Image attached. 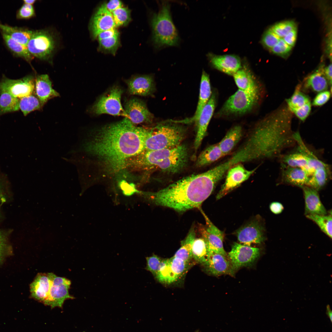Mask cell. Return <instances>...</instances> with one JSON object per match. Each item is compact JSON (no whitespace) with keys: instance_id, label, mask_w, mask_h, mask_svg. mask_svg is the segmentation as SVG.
Here are the masks:
<instances>
[{"instance_id":"cell-1","label":"cell","mask_w":332,"mask_h":332,"mask_svg":"<svg viewBox=\"0 0 332 332\" xmlns=\"http://www.w3.org/2000/svg\"><path fill=\"white\" fill-rule=\"evenodd\" d=\"M148 131L136 126L125 117L99 128L86 149L101 175L116 176L124 170L128 159L144 150Z\"/></svg>"},{"instance_id":"cell-2","label":"cell","mask_w":332,"mask_h":332,"mask_svg":"<svg viewBox=\"0 0 332 332\" xmlns=\"http://www.w3.org/2000/svg\"><path fill=\"white\" fill-rule=\"evenodd\" d=\"M218 182L209 170L184 177L164 188L147 192L145 195L156 205L183 212L200 208Z\"/></svg>"},{"instance_id":"cell-3","label":"cell","mask_w":332,"mask_h":332,"mask_svg":"<svg viewBox=\"0 0 332 332\" xmlns=\"http://www.w3.org/2000/svg\"><path fill=\"white\" fill-rule=\"evenodd\" d=\"M189 158L188 148L181 144L170 148L144 150L128 159L125 168L147 171L157 169L163 172L175 174L184 168Z\"/></svg>"},{"instance_id":"cell-4","label":"cell","mask_w":332,"mask_h":332,"mask_svg":"<svg viewBox=\"0 0 332 332\" xmlns=\"http://www.w3.org/2000/svg\"><path fill=\"white\" fill-rule=\"evenodd\" d=\"M159 6L157 12L153 13L151 19L153 44L157 49L177 46L180 38L172 20L170 4L167 1H163Z\"/></svg>"},{"instance_id":"cell-5","label":"cell","mask_w":332,"mask_h":332,"mask_svg":"<svg viewBox=\"0 0 332 332\" xmlns=\"http://www.w3.org/2000/svg\"><path fill=\"white\" fill-rule=\"evenodd\" d=\"M186 133V128L176 124H158L149 129L144 144V150L170 148L181 144Z\"/></svg>"},{"instance_id":"cell-6","label":"cell","mask_w":332,"mask_h":332,"mask_svg":"<svg viewBox=\"0 0 332 332\" xmlns=\"http://www.w3.org/2000/svg\"><path fill=\"white\" fill-rule=\"evenodd\" d=\"M259 93L239 89L226 101L217 114L219 117L240 115L251 111L258 103Z\"/></svg>"},{"instance_id":"cell-7","label":"cell","mask_w":332,"mask_h":332,"mask_svg":"<svg viewBox=\"0 0 332 332\" xmlns=\"http://www.w3.org/2000/svg\"><path fill=\"white\" fill-rule=\"evenodd\" d=\"M123 92L119 87L113 86L97 99L89 109V111L95 115L107 114L115 116H124L126 117L121 103Z\"/></svg>"},{"instance_id":"cell-8","label":"cell","mask_w":332,"mask_h":332,"mask_svg":"<svg viewBox=\"0 0 332 332\" xmlns=\"http://www.w3.org/2000/svg\"><path fill=\"white\" fill-rule=\"evenodd\" d=\"M189 266V264L174 256L163 259L155 278L162 284H172L185 273Z\"/></svg>"},{"instance_id":"cell-9","label":"cell","mask_w":332,"mask_h":332,"mask_svg":"<svg viewBox=\"0 0 332 332\" xmlns=\"http://www.w3.org/2000/svg\"><path fill=\"white\" fill-rule=\"evenodd\" d=\"M199 209L206 222L205 226H199V231L206 243L208 251L227 255L223 247V232L213 223L201 208Z\"/></svg>"},{"instance_id":"cell-10","label":"cell","mask_w":332,"mask_h":332,"mask_svg":"<svg viewBox=\"0 0 332 332\" xmlns=\"http://www.w3.org/2000/svg\"><path fill=\"white\" fill-rule=\"evenodd\" d=\"M260 254V250L258 248L234 243L227 255L236 272L241 267L251 265Z\"/></svg>"},{"instance_id":"cell-11","label":"cell","mask_w":332,"mask_h":332,"mask_svg":"<svg viewBox=\"0 0 332 332\" xmlns=\"http://www.w3.org/2000/svg\"><path fill=\"white\" fill-rule=\"evenodd\" d=\"M35 80L32 75L17 80L10 79L3 76L0 82V92H8L19 99L30 95L34 93Z\"/></svg>"},{"instance_id":"cell-12","label":"cell","mask_w":332,"mask_h":332,"mask_svg":"<svg viewBox=\"0 0 332 332\" xmlns=\"http://www.w3.org/2000/svg\"><path fill=\"white\" fill-rule=\"evenodd\" d=\"M26 46L33 56L45 60L49 57L53 50L54 42L47 32L37 31L33 32Z\"/></svg>"},{"instance_id":"cell-13","label":"cell","mask_w":332,"mask_h":332,"mask_svg":"<svg viewBox=\"0 0 332 332\" xmlns=\"http://www.w3.org/2000/svg\"><path fill=\"white\" fill-rule=\"evenodd\" d=\"M71 282L69 279L59 277L53 273L48 299L45 305L51 308H62L65 301L74 297L69 293Z\"/></svg>"},{"instance_id":"cell-14","label":"cell","mask_w":332,"mask_h":332,"mask_svg":"<svg viewBox=\"0 0 332 332\" xmlns=\"http://www.w3.org/2000/svg\"><path fill=\"white\" fill-rule=\"evenodd\" d=\"M246 169L241 164H237L230 168L227 172L224 183L217 193V200L222 198L247 180L256 171Z\"/></svg>"},{"instance_id":"cell-15","label":"cell","mask_w":332,"mask_h":332,"mask_svg":"<svg viewBox=\"0 0 332 332\" xmlns=\"http://www.w3.org/2000/svg\"><path fill=\"white\" fill-rule=\"evenodd\" d=\"M235 234L239 242L247 246L260 244L265 239L264 227L258 219H254L241 227Z\"/></svg>"},{"instance_id":"cell-16","label":"cell","mask_w":332,"mask_h":332,"mask_svg":"<svg viewBox=\"0 0 332 332\" xmlns=\"http://www.w3.org/2000/svg\"><path fill=\"white\" fill-rule=\"evenodd\" d=\"M202 265L207 273L214 276L227 275L234 276L236 272L227 255L208 251L207 260Z\"/></svg>"},{"instance_id":"cell-17","label":"cell","mask_w":332,"mask_h":332,"mask_svg":"<svg viewBox=\"0 0 332 332\" xmlns=\"http://www.w3.org/2000/svg\"><path fill=\"white\" fill-rule=\"evenodd\" d=\"M124 109L126 117L134 125L150 123L153 120V116L145 103L137 98H132L126 101Z\"/></svg>"},{"instance_id":"cell-18","label":"cell","mask_w":332,"mask_h":332,"mask_svg":"<svg viewBox=\"0 0 332 332\" xmlns=\"http://www.w3.org/2000/svg\"><path fill=\"white\" fill-rule=\"evenodd\" d=\"M216 98L213 93L203 108L199 117L196 123L197 131L194 143L195 153L197 151L207 133L209 122L213 115L216 105Z\"/></svg>"},{"instance_id":"cell-19","label":"cell","mask_w":332,"mask_h":332,"mask_svg":"<svg viewBox=\"0 0 332 332\" xmlns=\"http://www.w3.org/2000/svg\"><path fill=\"white\" fill-rule=\"evenodd\" d=\"M116 27L112 13L103 4L98 8L91 21L90 28L93 37L96 38L100 33Z\"/></svg>"},{"instance_id":"cell-20","label":"cell","mask_w":332,"mask_h":332,"mask_svg":"<svg viewBox=\"0 0 332 332\" xmlns=\"http://www.w3.org/2000/svg\"><path fill=\"white\" fill-rule=\"evenodd\" d=\"M53 273H39L30 285L31 297L45 305L49 296Z\"/></svg>"},{"instance_id":"cell-21","label":"cell","mask_w":332,"mask_h":332,"mask_svg":"<svg viewBox=\"0 0 332 332\" xmlns=\"http://www.w3.org/2000/svg\"><path fill=\"white\" fill-rule=\"evenodd\" d=\"M126 83L128 92L131 95L148 96L155 91L154 79L150 75L134 76L127 80Z\"/></svg>"},{"instance_id":"cell-22","label":"cell","mask_w":332,"mask_h":332,"mask_svg":"<svg viewBox=\"0 0 332 332\" xmlns=\"http://www.w3.org/2000/svg\"><path fill=\"white\" fill-rule=\"evenodd\" d=\"M281 181L283 183L302 188L307 185L310 176L301 168L293 167L281 164Z\"/></svg>"},{"instance_id":"cell-23","label":"cell","mask_w":332,"mask_h":332,"mask_svg":"<svg viewBox=\"0 0 332 332\" xmlns=\"http://www.w3.org/2000/svg\"><path fill=\"white\" fill-rule=\"evenodd\" d=\"M301 188L304 198L306 215L327 214L326 210L321 201L318 191L306 186Z\"/></svg>"},{"instance_id":"cell-24","label":"cell","mask_w":332,"mask_h":332,"mask_svg":"<svg viewBox=\"0 0 332 332\" xmlns=\"http://www.w3.org/2000/svg\"><path fill=\"white\" fill-rule=\"evenodd\" d=\"M49 76L46 74L37 75L35 78L34 93L42 107L50 99L59 96L54 89Z\"/></svg>"},{"instance_id":"cell-25","label":"cell","mask_w":332,"mask_h":332,"mask_svg":"<svg viewBox=\"0 0 332 332\" xmlns=\"http://www.w3.org/2000/svg\"><path fill=\"white\" fill-rule=\"evenodd\" d=\"M210 62L219 70L233 76L241 68L240 59L233 55L210 56Z\"/></svg>"},{"instance_id":"cell-26","label":"cell","mask_w":332,"mask_h":332,"mask_svg":"<svg viewBox=\"0 0 332 332\" xmlns=\"http://www.w3.org/2000/svg\"><path fill=\"white\" fill-rule=\"evenodd\" d=\"M211 95L210 79L208 75L204 71L202 72L200 83L199 97L198 104L194 115L192 118L184 122L190 123L197 121L201 112L209 100Z\"/></svg>"},{"instance_id":"cell-27","label":"cell","mask_w":332,"mask_h":332,"mask_svg":"<svg viewBox=\"0 0 332 332\" xmlns=\"http://www.w3.org/2000/svg\"><path fill=\"white\" fill-rule=\"evenodd\" d=\"M322 67L306 76L301 86L304 90L320 92L326 90L330 85Z\"/></svg>"},{"instance_id":"cell-28","label":"cell","mask_w":332,"mask_h":332,"mask_svg":"<svg viewBox=\"0 0 332 332\" xmlns=\"http://www.w3.org/2000/svg\"><path fill=\"white\" fill-rule=\"evenodd\" d=\"M242 135V129L240 125H235L229 130L224 137L218 143L224 156L231 152L240 141Z\"/></svg>"},{"instance_id":"cell-29","label":"cell","mask_w":332,"mask_h":332,"mask_svg":"<svg viewBox=\"0 0 332 332\" xmlns=\"http://www.w3.org/2000/svg\"><path fill=\"white\" fill-rule=\"evenodd\" d=\"M233 76L239 89L249 92L259 93L257 84L248 71L240 69Z\"/></svg>"},{"instance_id":"cell-30","label":"cell","mask_w":332,"mask_h":332,"mask_svg":"<svg viewBox=\"0 0 332 332\" xmlns=\"http://www.w3.org/2000/svg\"><path fill=\"white\" fill-rule=\"evenodd\" d=\"M2 33L10 36L15 41L27 46L33 31L22 28L13 27L0 23Z\"/></svg>"},{"instance_id":"cell-31","label":"cell","mask_w":332,"mask_h":332,"mask_svg":"<svg viewBox=\"0 0 332 332\" xmlns=\"http://www.w3.org/2000/svg\"><path fill=\"white\" fill-rule=\"evenodd\" d=\"M224 156L218 143L211 145L204 149L199 155L196 165L201 167L206 166L216 161Z\"/></svg>"},{"instance_id":"cell-32","label":"cell","mask_w":332,"mask_h":332,"mask_svg":"<svg viewBox=\"0 0 332 332\" xmlns=\"http://www.w3.org/2000/svg\"><path fill=\"white\" fill-rule=\"evenodd\" d=\"M196 238L195 227H192L185 238L181 241V245L177 251L174 256L181 259L185 262L189 264L192 259V249L193 242Z\"/></svg>"},{"instance_id":"cell-33","label":"cell","mask_w":332,"mask_h":332,"mask_svg":"<svg viewBox=\"0 0 332 332\" xmlns=\"http://www.w3.org/2000/svg\"><path fill=\"white\" fill-rule=\"evenodd\" d=\"M4 42L8 48L16 56L22 58L29 62L33 58L26 46L15 41L7 34L2 33Z\"/></svg>"},{"instance_id":"cell-34","label":"cell","mask_w":332,"mask_h":332,"mask_svg":"<svg viewBox=\"0 0 332 332\" xmlns=\"http://www.w3.org/2000/svg\"><path fill=\"white\" fill-rule=\"evenodd\" d=\"M19 99L5 91L0 92V116L19 110Z\"/></svg>"},{"instance_id":"cell-35","label":"cell","mask_w":332,"mask_h":332,"mask_svg":"<svg viewBox=\"0 0 332 332\" xmlns=\"http://www.w3.org/2000/svg\"><path fill=\"white\" fill-rule=\"evenodd\" d=\"M192 259L202 265L207 260L208 251L206 243L202 238H196L192 247Z\"/></svg>"},{"instance_id":"cell-36","label":"cell","mask_w":332,"mask_h":332,"mask_svg":"<svg viewBox=\"0 0 332 332\" xmlns=\"http://www.w3.org/2000/svg\"><path fill=\"white\" fill-rule=\"evenodd\" d=\"M310 101L309 97L301 91V84H298L291 96L286 100L287 106L292 111Z\"/></svg>"},{"instance_id":"cell-37","label":"cell","mask_w":332,"mask_h":332,"mask_svg":"<svg viewBox=\"0 0 332 332\" xmlns=\"http://www.w3.org/2000/svg\"><path fill=\"white\" fill-rule=\"evenodd\" d=\"M308 215H306L308 219L314 222L321 230L327 236L332 238V214Z\"/></svg>"},{"instance_id":"cell-38","label":"cell","mask_w":332,"mask_h":332,"mask_svg":"<svg viewBox=\"0 0 332 332\" xmlns=\"http://www.w3.org/2000/svg\"><path fill=\"white\" fill-rule=\"evenodd\" d=\"M19 109L25 116L32 111L42 108L39 100L33 94L19 98Z\"/></svg>"},{"instance_id":"cell-39","label":"cell","mask_w":332,"mask_h":332,"mask_svg":"<svg viewBox=\"0 0 332 332\" xmlns=\"http://www.w3.org/2000/svg\"><path fill=\"white\" fill-rule=\"evenodd\" d=\"M111 13L116 27L125 25L131 20L130 10L127 7L122 6Z\"/></svg>"},{"instance_id":"cell-40","label":"cell","mask_w":332,"mask_h":332,"mask_svg":"<svg viewBox=\"0 0 332 332\" xmlns=\"http://www.w3.org/2000/svg\"><path fill=\"white\" fill-rule=\"evenodd\" d=\"M297 28L294 22L287 21L278 23L271 28V30L280 38H283L292 30Z\"/></svg>"},{"instance_id":"cell-41","label":"cell","mask_w":332,"mask_h":332,"mask_svg":"<svg viewBox=\"0 0 332 332\" xmlns=\"http://www.w3.org/2000/svg\"><path fill=\"white\" fill-rule=\"evenodd\" d=\"M119 35L99 40V46L102 50L114 54L120 45Z\"/></svg>"},{"instance_id":"cell-42","label":"cell","mask_w":332,"mask_h":332,"mask_svg":"<svg viewBox=\"0 0 332 332\" xmlns=\"http://www.w3.org/2000/svg\"><path fill=\"white\" fill-rule=\"evenodd\" d=\"M146 265L145 269L150 272L155 277L158 271L163 259L154 254L146 257Z\"/></svg>"},{"instance_id":"cell-43","label":"cell","mask_w":332,"mask_h":332,"mask_svg":"<svg viewBox=\"0 0 332 332\" xmlns=\"http://www.w3.org/2000/svg\"><path fill=\"white\" fill-rule=\"evenodd\" d=\"M11 253L5 234L0 230V264Z\"/></svg>"},{"instance_id":"cell-44","label":"cell","mask_w":332,"mask_h":332,"mask_svg":"<svg viewBox=\"0 0 332 332\" xmlns=\"http://www.w3.org/2000/svg\"><path fill=\"white\" fill-rule=\"evenodd\" d=\"M292 47L280 38L278 43L271 49L272 52L278 55L284 57L290 52Z\"/></svg>"},{"instance_id":"cell-45","label":"cell","mask_w":332,"mask_h":332,"mask_svg":"<svg viewBox=\"0 0 332 332\" xmlns=\"http://www.w3.org/2000/svg\"><path fill=\"white\" fill-rule=\"evenodd\" d=\"M280 39V38L270 29L267 30L263 35L262 42L266 47L271 49Z\"/></svg>"},{"instance_id":"cell-46","label":"cell","mask_w":332,"mask_h":332,"mask_svg":"<svg viewBox=\"0 0 332 332\" xmlns=\"http://www.w3.org/2000/svg\"><path fill=\"white\" fill-rule=\"evenodd\" d=\"M34 15V10L33 6L24 3L18 10L16 17L18 19H27L32 18Z\"/></svg>"},{"instance_id":"cell-47","label":"cell","mask_w":332,"mask_h":332,"mask_svg":"<svg viewBox=\"0 0 332 332\" xmlns=\"http://www.w3.org/2000/svg\"><path fill=\"white\" fill-rule=\"evenodd\" d=\"M311 109V101L302 106L293 110L291 112L293 113L300 121H304L309 116Z\"/></svg>"},{"instance_id":"cell-48","label":"cell","mask_w":332,"mask_h":332,"mask_svg":"<svg viewBox=\"0 0 332 332\" xmlns=\"http://www.w3.org/2000/svg\"><path fill=\"white\" fill-rule=\"evenodd\" d=\"M331 95L330 91L325 90L319 92L313 99L312 105L315 106L323 105L329 100Z\"/></svg>"},{"instance_id":"cell-49","label":"cell","mask_w":332,"mask_h":332,"mask_svg":"<svg viewBox=\"0 0 332 332\" xmlns=\"http://www.w3.org/2000/svg\"><path fill=\"white\" fill-rule=\"evenodd\" d=\"M297 36V30L296 28L290 32L282 38L288 45L292 47L295 44Z\"/></svg>"},{"instance_id":"cell-50","label":"cell","mask_w":332,"mask_h":332,"mask_svg":"<svg viewBox=\"0 0 332 332\" xmlns=\"http://www.w3.org/2000/svg\"><path fill=\"white\" fill-rule=\"evenodd\" d=\"M104 4L107 10L111 13L122 6V2L119 0H110Z\"/></svg>"},{"instance_id":"cell-51","label":"cell","mask_w":332,"mask_h":332,"mask_svg":"<svg viewBox=\"0 0 332 332\" xmlns=\"http://www.w3.org/2000/svg\"><path fill=\"white\" fill-rule=\"evenodd\" d=\"M119 35L118 31L115 28L103 31L97 35L98 40L109 38Z\"/></svg>"},{"instance_id":"cell-52","label":"cell","mask_w":332,"mask_h":332,"mask_svg":"<svg viewBox=\"0 0 332 332\" xmlns=\"http://www.w3.org/2000/svg\"><path fill=\"white\" fill-rule=\"evenodd\" d=\"M271 211L274 214H279L281 213L284 209L283 205L278 202H273L269 205Z\"/></svg>"},{"instance_id":"cell-53","label":"cell","mask_w":332,"mask_h":332,"mask_svg":"<svg viewBox=\"0 0 332 332\" xmlns=\"http://www.w3.org/2000/svg\"><path fill=\"white\" fill-rule=\"evenodd\" d=\"M324 74L327 79L331 87L332 84V65L330 64L324 68Z\"/></svg>"},{"instance_id":"cell-54","label":"cell","mask_w":332,"mask_h":332,"mask_svg":"<svg viewBox=\"0 0 332 332\" xmlns=\"http://www.w3.org/2000/svg\"><path fill=\"white\" fill-rule=\"evenodd\" d=\"M5 174L0 170V199L1 197L2 190V180L5 178Z\"/></svg>"},{"instance_id":"cell-55","label":"cell","mask_w":332,"mask_h":332,"mask_svg":"<svg viewBox=\"0 0 332 332\" xmlns=\"http://www.w3.org/2000/svg\"><path fill=\"white\" fill-rule=\"evenodd\" d=\"M326 314L328 317L329 318L331 322H332V312L329 305H327L326 306Z\"/></svg>"},{"instance_id":"cell-56","label":"cell","mask_w":332,"mask_h":332,"mask_svg":"<svg viewBox=\"0 0 332 332\" xmlns=\"http://www.w3.org/2000/svg\"><path fill=\"white\" fill-rule=\"evenodd\" d=\"M24 3L32 5L36 1L35 0H24Z\"/></svg>"},{"instance_id":"cell-57","label":"cell","mask_w":332,"mask_h":332,"mask_svg":"<svg viewBox=\"0 0 332 332\" xmlns=\"http://www.w3.org/2000/svg\"></svg>"}]
</instances>
